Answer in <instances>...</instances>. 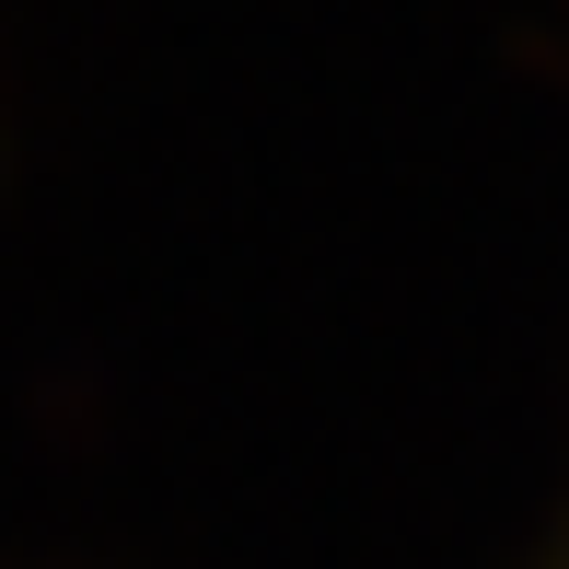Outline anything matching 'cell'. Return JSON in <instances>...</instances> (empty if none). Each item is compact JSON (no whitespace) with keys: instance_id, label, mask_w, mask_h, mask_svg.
Returning a JSON list of instances; mask_svg holds the SVG:
<instances>
[{"instance_id":"1","label":"cell","mask_w":569,"mask_h":569,"mask_svg":"<svg viewBox=\"0 0 569 569\" xmlns=\"http://www.w3.org/2000/svg\"><path fill=\"white\" fill-rule=\"evenodd\" d=\"M558 569H569V558H558Z\"/></svg>"}]
</instances>
